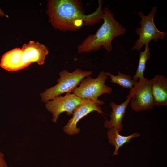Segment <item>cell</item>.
Returning a JSON list of instances; mask_svg holds the SVG:
<instances>
[{"label": "cell", "mask_w": 167, "mask_h": 167, "mask_svg": "<svg viewBox=\"0 0 167 167\" xmlns=\"http://www.w3.org/2000/svg\"><path fill=\"white\" fill-rule=\"evenodd\" d=\"M22 53V49L19 48H15L7 52L1 58L0 66L5 70L11 71H14L21 69Z\"/></svg>", "instance_id": "12"}, {"label": "cell", "mask_w": 167, "mask_h": 167, "mask_svg": "<svg viewBox=\"0 0 167 167\" xmlns=\"http://www.w3.org/2000/svg\"><path fill=\"white\" fill-rule=\"evenodd\" d=\"M93 13L85 15L81 2L79 0H49L47 13L55 28L63 31H75L82 26H92L103 20V1Z\"/></svg>", "instance_id": "1"}, {"label": "cell", "mask_w": 167, "mask_h": 167, "mask_svg": "<svg viewBox=\"0 0 167 167\" xmlns=\"http://www.w3.org/2000/svg\"><path fill=\"white\" fill-rule=\"evenodd\" d=\"M155 105H167V79L163 75H156L150 80Z\"/></svg>", "instance_id": "11"}, {"label": "cell", "mask_w": 167, "mask_h": 167, "mask_svg": "<svg viewBox=\"0 0 167 167\" xmlns=\"http://www.w3.org/2000/svg\"><path fill=\"white\" fill-rule=\"evenodd\" d=\"M150 49L149 45H145L144 51H140L137 68L135 74L133 76L132 78V79L136 82L145 78L144 73L146 69V62L149 59L151 55Z\"/></svg>", "instance_id": "14"}, {"label": "cell", "mask_w": 167, "mask_h": 167, "mask_svg": "<svg viewBox=\"0 0 167 167\" xmlns=\"http://www.w3.org/2000/svg\"><path fill=\"white\" fill-rule=\"evenodd\" d=\"M107 135L109 143L115 147L113 155H117L119 148L125 143L129 142L131 139L140 136L139 133L137 132L134 133L128 136L121 135L118 131L113 127L108 129Z\"/></svg>", "instance_id": "13"}, {"label": "cell", "mask_w": 167, "mask_h": 167, "mask_svg": "<svg viewBox=\"0 0 167 167\" xmlns=\"http://www.w3.org/2000/svg\"><path fill=\"white\" fill-rule=\"evenodd\" d=\"M103 23L94 34L88 35L77 47L79 53L98 51L101 48L108 52L112 49V42L116 37L124 34L125 28L114 17L109 9L103 8Z\"/></svg>", "instance_id": "2"}, {"label": "cell", "mask_w": 167, "mask_h": 167, "mask_svg": "<svg viewBox=\"0 0 167 167\" xmlns=\"http://www.w3.org/2000/svg\"><path fill=\"white\" fill-rule=\"evenodd\" d=\"M0 167H8L4 157V154L0 151Z\"/></svg>", "instance_id": "16"}, {"label": "cell", "mask_w": 167, "mask_h": 167, "mask_svg": "<svg viewBox=\"0 0 167 167\" xmlns=\"http://www.w3.org/2000/svg\"><path fill=\"white\" fill-rule=\"evenodd\" d=\"M131 106L136 112L151 109L155 105L150 80L145 78L139 80L130 89Z\"/></svg>", "instance_id": "6"}, {"label": "cell", "mask_w": 167, "mask_h": 167, "mask_svg": "<svg viewBox=\"0 0 167 167\" xmlns=\"http://www.w3.org/2000/svg\"><path fill=\"white\" fill-rule=\"evenodd\" d=\"M92 74L91 71H83L79 68L72 72L66 70L62 71L59 74L60 77L57 80L58 84L41 93L42 101L46 103L62 94L70 93L83 79Z\"/></svg>", "instance_id": "3"}, {"label": "cell", "mask_w": 167, "mask_h": 167, "mask_svg": "<svg viewBox=\"0 0 167 167\" xmlns=\"http://www.w3.org/2000/svg\"><path fill=\"white\" fill-rule=\"evenodd\" d=\"M82 99L74 93H67L64 96H59L46 102V108L52 114V121L56 123L59 115L66 112L67 114L72 115L75 108Z\"/></svg>", "instance_id": "7"}, {"label": "cell", "mask_w": 167, "mask_h": 167, "mask_svg": "<svg viewBox=\"0 0 167 167\" xmlns=\"http://www.w3.org/2000/svg\"><path fill=\"white\" fill-rule=\"evenodd\" d=\"M93 111H96L101 114H105L97 103L89 99H83L73 110V116L64 127V131L70 135L79 133L80 129L77 127V123L82 118Z\"/></svg>", "instance_id": "8"}, {"label": "cell", "mask_w": 167, "mask_h": 167, "mask_svg": "<svg viewBox=\"0 0 167 167\" xmlns=\"http://www.w3.org/2000/svg\"><path fill=\"white\" fill-rule=\"evenodd\" d=\"M131 96L128 94L126 99L119 105L114 102H111L110 105L112 110L109 116L110 119H107L104 122V126L108 129L112 127L116 129L119 133L123 129L122 124V119L125 115L126 108L130 102Z\"/></svg>", "instance_id": "10"}, {"label": "cell", "mask_w": 167, "mask_h": 167, "mask_svg": "<svg viewBox=\"0 0 167 167\" xmlns=\"http://www.w3.org/2000/svg\"><path fill=\"white\" fill-rule=\"evenodd\" d=\"M5 14L4 11L1 9L0 7V16L3 17L5 16Z\"/></svg>", "instance_id": "17"}, {"label": "cell", "mask_w": 167, "mask_h": 167, "mask_svg": "<svg viewBox=\"0 0 167 167\" xmlns=\"http://www.w3.org/2000/svg\"><path fill=\"white\" fill-rule=\"evenodd\" d=\"M157 10V7H153L147 15L141 11L138 13L141 18L140 27L136 28L135 31L139 37L135 41L131 50L140 51L142 47L144 45H149L151 40L157 41L159 39L163 40L166 37L167 32L160 31L155 24L154 17Z\"/></svg>", "instance_id": "5"}, {"label": "cell", "mask_w": 167, "mask_h": 167, "mask_svg": "<svg viewBox=\"0 0 167 167\" xmlns=\"http://www.w3.org/2000/svg\"><path fill=\"white\" fill-rule=\"evenodd\" d=\"M21 49L23 50L21 69L35 62L40 65L43 64L49 53L48 49L46 46L32 41H30L27 44H24Z\"/></svg>", "instance_id": "9"}, {"label": "cell", "mask_w": 167, "mask_h": 167, "mask_svg": "<svg viewBox=\"0 0 167 167\" xmlns=\"http://www.w3.org/2000/svg\"><path fill=\"white\" fill-rule=\"evenodd\" d=\"M108 76L104 71L100 72L95 78L88 75L81 81L79 87H75L72 92L82 100H90L100 106L103 105L104 102L99 100L98 97L103 94H111L113 91L111 87L105 84Z\"/></svg>", "instance_id": "4"}, {"label": "cell", "mask_w": 167, "mask_h": 167, "mask_svg": "<svg viewBox=\"0 0 167 167\" xmlns=\"http://www.w3.org/2000/svg\"><path fill=\"white\" fill-rule=\"evenodd\" d=\"M106 73L109 76L110 82L117 84L125 88L132 89L137 82L132 79L130 75L122 74L119 71H118L117 75H113L108 72Z\"/></svg>", "instance_id": "15"}]
</instances>
